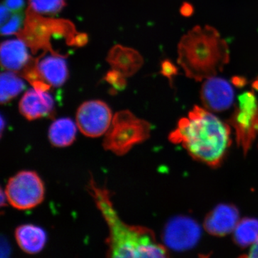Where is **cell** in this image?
Masks as SVG:
<instances>
[{
  "mask_svg": "<svg viewBox=\"0 0 258 258\" xmlns=\"http://www.w3.org/2000/svg\"><path fill=\"white\" fill-rule=\"evenodd\" d=\"M35 67L42 82L50 86H62L69 78L67 63L60 56L44 57L37 62Z\"/></svg>",
  "mask_w": 258,
  "mask_h": 258,
  "instance_id": "obj_12",
  "label": "cell"
},
{
  "mask_svg": "<svg viewBox=\"0 0 258 258\" xmlns=\"http://www.w3.org/2000/svg\"><path fill=\"white\" fill-rule=\"evenodd\" d=\"M239 221L238 211L235 207L221 205L209 214L204 226L212 235L225 236L235 230Z\"/></svg>",
  "mask_w": 258,
  "mask_h": 258,
  "instance_id": "obj_11",
  "label": "cell"
},
{
  "mask_svg": "<svg viewBox=\"0 0 258 258\" xmlns=\"http://www.w3.org/2000/svg\"><path fill=\"white\" fill-rule=\"evenodd\" d=\"M151 125L132 112L124 110L115 113L105 134L103 147L118 156L125 155L134 146L149 138Z\"/></svg>",
  "mask_w": 258,
  "mask_h": 258,
  "instance_id": "obj_4",
  "label": "cell"
},
{
  "mask_svg": "<svg viewBox=\"0 0 258 258\" xmlns=\"http://www.w3.org/2000/svg\"><path fill=\"white\" fill-rule=\"evenodd\" d=\"M25 88V83L11 71L1 74V103H8L18 96Z\"/></svg>",
  "mask_w": 258,
  "mask_h": 258,
  "instance_id": "obj_18",
  "label": "cell"
},
{
  "mask_svg": "<svg viewBox=\"0 0 258 258\" xmlns=\"http://www.w3.org/2000/svg\"><path fill=\"white\" fill-rule=\"evenodd\" d=\"M234 238L241 247L252 245L258 239V220L246 218L239 221L234 230Z\"/></svg>",
  "mask_w": 258,
  "mask_h": 258,
  "instance_id": "obj_17",
  "label": "cell"
},
{
  "mask_svg": "<svg viewBox=\"0 0 258 258\" xmlns=\"http://www.w3.org/2000/svg\"><path fill=\"white\" fill-rule=\"evenodd\" d=\"M88 190L101 212L109 231L108 256L113 257H166L168 252L159 243L152 230L128 225L120 220L113 208L109 191L97 186L91 179Z\"/></svg>",
  "mask_w": 258,
  "mask_h": 258,
  "instance_id": "obj_2",
  "label": "cell"
},
{
  "mask_svg": "<svg viewBox=\"0 0 258 258\" xmlns=\"http://www.w3.org/2000/svg\"><path fill=\"white\" fill-rule=\"evenodd\" d=\"M229 49L215 29L197 27L179 45V62L189 77L201 81L215 76L229 62Z\"/></svg>",
  "mask_w": 258,
  "mask_h": 258,
  "instance_id": "obj_3",
  "label": "cell"
},
{
  "mask_svg": "<svg viewBox=\"0 0 258 258\" xmlns=\"http://www.w3.org/2000/svg\"><path fill=\"white\" fill-rule=\"evenodd\" d=\"M113 116L109 106L103 101L93 100L83 103L76 113V124L81 133L91 138L106 134Z\"/></svg>",
  "mask_w": 258,
  "mask_h": 258,
  "instance_id": "obj_7",
  "label": "cell"
},
{
  "mask_svg": "<svg viewBox=\"0 0 258 258\" xmlns=\"http://www.w3.org/2000/svg\"><path fill=\"white\" fill-rule=\"evenodd\" d=\"M15 237L20 249L28 254L41 252L46 244L47 235L45 231L33 225L20 226L15 230Z\"/></svg>",
  "mask_w": 258,
  "mask_h": 258,
  "instance_id": "obj_14",
  "label": "cell"
},
{
  "mask_svg": "<svg viewBox=\"0 0 258 258\" xmlns=\"http://www.w3.org/2000/svg\"><path fill=\"white\" fill-rule=\"evenodd\" d=\"M54 100L45 90L33 88L23 95L19 103L20 113L29 120L49 116L54 111Z\"/></svg>",
  "mask_w": 258,
  "mask_h": 258,
  "instance_id": "obj_10",
  "label": "cell"
},
{
  "mask_svg": "<svg viewBox=\"0 0 258 258\" xmlns=\"http://www.w3.org/2000/svg\"><path fill=\"white\" fill-rule=\"evenodd\" d=\"M230 123L235 128L237 144L247 152L258 135V102L253 93L241 95Z\"/></svg>",
  "mask_w": 258,
  "mask_h": 258,
  "instance_id": "obj_6",
  "label": "cell"
},
{
  "mask_svg": "<svg viewBox=\"0 0 258 258\" xmlns=\"http://www.w3.org/2000/svg\"><path fill=\"white\" fill-rule=\"evenodd\" d=\"M121 73L119 71L114 70L113 71H111L107 76V80L108 82L111 83L113 84V86L118 89H121L122 88L124 87L125 82L124 79L122 77Z\"/></svg>",
  "mask_w": 258,
  "mask_h": 258,
  "instance_id": "obj_21",
  "label": "cell"
},
{
  "mask_svg": "<svg viewBox=\"0 0 258 258\" xmlns=\"http://www.w3.org/2000/svg\"><path fill=\"white\" fill-rule=\"evenodd\" d=\"M4 5L13 13L23 12L25 1L24 0H5Z\"/></svg>",
  "mask_w": 258,
  "mask_h": 258,
  "instance_id": "obj_22",
  "label": "cell"
},
{
  "mask_svg": "<svg viewBox=\"0 0 258 258\" xmlns=\"http://www.w3.org/2000/svg\"><path fill=\"white\" fill-rule=\"evenodd\" d=\"M23 12L13 13L5 23L1 25V33L3 35H13L17 33L21 29L23 25Z\"/></svg>",
  "mask_w": 258,
  "mask_h": 258,
  "instance_id": "obj_20",
  "label": "cell"
},
{
  "mask_svg": "<svg viewBox=\"0 0 258 258\" xmlns=\"http://www.w3.org/2000/svg\"><path fill=\"white\" fill-rule=\"evenodd\" d=\"M77 128V124L69 118H60L52 122L48 131L51 144L55 147H69L76 139Z\"/></svg>",
  "mask_w": 258,
  "mask_h": 258,
  "instance_id": "obj_16",
  "label": "cell"
},
{
  "mask_svg": "<svg viewBox=\"0 0 258 258\" xmlns=\"http://www.w3.org/2000/svg\"><path fill=\"white\" fill-rule=\"evenodd\" d=\"M246 257H258V239L252 244L249 251V254L246 255Z\"/></svg>",
  "mask_w": 258,
  "mask_h": 258,
  "instance_id": "obj_23",
  "label": "cell"
},
{
  "mask_svg": "<svg viewBox=\"0 0 258 258\" xmlns=\"http://www.w3.org/2000/svg\"><path fill=\"white\" fill-rule=\"evenodd\" d=\"M175 69L174 66L169 63V62H166L163 66V72L166 76H169V74H174V71H175Z\"/></svg>",
  "mask_w": 258,
  "mask_h": 258,
  "instance_id": "obj_24",
  "label": "cell"
},
{
  "mask_svg": "<svg viewBox=\"0 0 258 258\" xmlns=\"http://www.w3.org/2000/svg\"><path fill=\"white\" fill-rule=\"evenodd\" d=\"M202 99L209 109L223 111L233 104L235 91L227 80L212 76L203 84Z\"/></svg>",
  "mask_w": 258,
  "mask_h": 258,
  "instance_id": "obj_9",
  "label": "cell"
},
{
  "mask_svg": "<svg viewBox=\"0 0 258 258\" xmlns=\"http://www.w3.org/2000/svg\"><path fill=\"white\" fill-rule=\"evenodd\" d=\"M5 194L13 208L20 210H30L43 201L45 186L36 172L23 171L10 178Z\"/></svg>",
  "mask_w": 258,
  "mask_h": 258,
  "instance_id": "obj_5",
  "label": "cell"
},
{
  "mask_svg": "<svg viewBox=\"0 0 258 258\" xmlns=\"http://www.w3.org/2000/svg\"><path fill=\"white\" fill-rule=\"evenodd\" d=\"M201 236V229L189 217H178L168 222L163 233V240L169 248L185 250L194 247Z\"/></svg>",
  "mask_w": 258,
  "mask_h": 258,
  "instance_id": "obj_8",
  "label": "cell"
},
{
  "mask_svg": "<svg viewBox=\"0 0 258 258\" xmlns=\"http://www.w3.org/2000/svg\"><path fill=\"white\" fill-rule=\"evenodd\" d=\"M230 135L228 125L208 110L195 106L187 117L179 120L169 139L182 146L196 160L217 166L230 147Z\"/></svg>",
  "mask_w": 258,
  "mask_h": 258,
  "instance_id": "obj_1",
  "label": "cell"
},
{
  "mask_svg": "<svg viewBox=\"0 0 258 258\" xmlns=\"http://www.w3.org/2000/svg\"><path fill=\"white\" fill-rule=\"evenodd\" d=\"M30 9L43 15H55L66 6L64 0H29Z\"/></svg>",
  "mask_w": 258,
  "mask_h": 258,
  "instance_id": "obj_19",
  "label": "cell"
},
{
  "mask_svg": "<svg viewBox=\"0 0 258 258\" xmlns=\"http://www.w3.org/2000/svg\"><path fill=\"white\" fill-rule=\"evenodd\" d=\"M254 87H255L256 88H257V89L258 90V80H257V81H256L255 83H254Z\"/></svg>",
  "mask_w": 258,
  "mask_h": 258,
  "instance_id": "obj_25",
  "label": "cell"
},
{
  "mask_svg": "<svg viewBox=\"0 0 258 258\" xmlns=\"http://www.w3.org/2000/svg\"><path fill=\"white\" fill-rule=\"evenodd\" d=\"M108 61L114 70L124 76L133 74L142 66V57L137 51L132 49L116 46L112 49L108 56Z\"/></svg>",
  "mask_w": 258,
  "mask_h": 258,
  "instance_id": "obj_15",
  "label": "cell"
},
{
  "mask_svg": "<svg viewBox=\"0 0 258 258\" xmlns=\"http://www.w3.org/2000/svg\"><path fill=\"white\" fill-rule=\"evenodd\" d=\"M30 60L28 49L23 40H9L1 45V62L4 69L10 71H20Z\"/></svg>",
  "mask_w": 258,
  "mask_h": 258,
  "instance_id": "obj_13",
  "label": "cell"
}]
</instances>
